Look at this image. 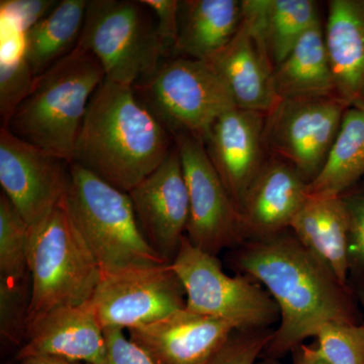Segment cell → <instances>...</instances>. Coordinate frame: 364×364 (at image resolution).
I'll return each instance as SVG.
<instances>
[{
	"label": "cell",
	"mask_w": 364,
	"mask_h": 364,
	"mask_svg": "<svg viewBox=\"0 0 364 364\" xmlns=\"http://www.w3.org/2000/svg\"><path fill=\"white\" fill-rule=\"evenodd\" d=\"M87 6L88 0H62L23 33L26 60L35 77L50 70L77 47Z\"/></svg>",
	"instance_id": "24"
},
{
	"label": "cell",
	"mask_w": 364,
	"mask_h": 364,
	"mask_svg": "<svg viewBox=\"0 0 364 364\" xmlns=\"http://www.w3.org/2000/svg\"><path fill=\"white\" fill-rule=\"evenodd\" d=\"M134 90L172 136L191 134L203 139L218 117L237 107L210 62L186 57L164 60Z\"/></svg>",
	"instance_id": "7"
},
{
	"label": "cell",
	"mask_w": 364,
	"mask_h": 364,
	"mask_svg": "<svg viewBox=\"0 0 364 364\" xmlns=\"http://www.w3.org/2000/svg\"><path fill=\"white\" fill-rule=\"evenodd\" d=\"M293 363L291 364H328L318 355L315 347L301 344L291 351Z\"/></svg>",
	"instance_id": "35"
},
{
	"label": "cell",
	"mask_w": 364,
	"mask_h": 364,
	"mask_svg": "<svg viewBox=\"0 0 364 364\" xmlns=\"http://www.w3.org/2000/svg\"><path fill=\"white\" fill-rule=\"evenodd\" d=\"M18 361L21 364H87L54 358H30Z\"/></svg>",
	"instance_id": "36"
},
{
	"label": "cell",
	"mask_w": 364,
	"mask_h": 364,
	"mask_svg": "<svg viewBox=\"0 0 364 364\" xmlns=\"http://www.w3.org/2000/svg\"><path fill=\"white\" fill-rule=\"evenodd\" d=\"M341 198L349 219L350 272L364 279V178Z\"/></svg>",
	"instance_id": "31"
},
{
	"label": "cell",
	"mask_w": 364,
	"mask_h": 364,
	"mask_svg": "<svg viewBox=\"0 0 364 364\" xmlns=\"http://www.w3.org/2000/svg\"><path fill=\"white\" fill-rule=\"evenodd\" d=\"M208 62L227 83L237 107L267 114L279 102L272 85L274 67L247 21H242L233 39Z\"/></svg>",
	"instance_id": "18"
},
{
	"label": "cell",
	"mask_w": 364,
	"mask_h": 364,
	"mask_svg": "<svg viewBox=\"0 0 364 364\" xmlns=\"http://www.w3.org/2000/svg\"><path fill=\"white\" fill-rule=\"evenodd\" d=\"M348 107L336 97L279 100L265 116L267 149L310 184L322 169Z\"/></svg>",
	"instance_id": "10"
},
{
	"label": "cell",
	"mask_w": 364,
	"mask_h": 364,
	"mask_svg": "<svg viewBox=\"0 0 364 364\" xmlns=\"http://www.w3.org/2000/svg\"><path fill=\"white\" fill-rule=\"evenodd\" d=\"M173 139L188 191L186 238L210 255L233 250L246 241L243 219L213 166L203 139L191 134Z\"/></svg>",
	"instance_id": "9"
},
{
	"label": "cell",
	"mask_w": 364,
	"mask_h": 364,
	"mask_svg": "<svg viewBox=\"0 0 364 364\" xmlns=\"http://www.w3.org/2000/svg\"><path fill=\"white\" fill-rule=\"evenodd\" d=\"M171 265L189 311L227 321L238 330L267 329L280 318L279 306L260 284L227 274L217 256L196 247L186 236Z\"/></svg>",
	"instance_id": "8"
},
{
	"label": "cell",
	"mask_w": 364,
	"mask_h": 364,
	"mask_svg": "<svg viewBox=\"0 0 364 364\" xmlns=\"http://www.w3.org/2000/svg\"><path fill=\"white\" fill-rule=\"evenodd\" d=\"M272 85L279 100L338 97L321 21L309 28L275 67Z\"/></svg>",
	"instance_id": "22"
},
{
	"label": "cell",
	"mask_w": 364,
	"mask_h": 364,
	"mask_svg": "<svg viewBox=\"0 0 364 364\" xmlns=\"http://www.w3.org/2000/svg\"><path fill=\"white\" fill-rule=\"evenodd\" d=\"M23 32L18 21L0 11V117L6 127L32 90L35 76L25 52Z\"/></svg>",
	"instance_id": "26"
},
{
	"label": "cell",
	"mask_w": 364,
	"mask_h": 364,
	"mask_svg": "<svg viewBox=\"0 0 364 364\" xmlns=\"http://www.w3.org/2000/svg\"><path fill=\"white\" fill-rule=\"evenodd\" d=\"M358 296L359 299V303H360L361 306H363V310L364 313V284H361L360 287H359Z\"/></svg>",
	"instance_id": "38"
},
{
	"label": "cell",
	"mask_w": 364,
	"mask_h": 364,
	"mask_svg": "<svg viewBox=\"0 0 364 364\" xmlns=\"http://www.w3.org/2000/svg\"><path fill=\"white\" fill-rule=\"evenodd\" d=\"M236 330L227 321L184 308L128 331L132 341L156 364H203L227 343Z\"/></svg>",
	"instance_id": "15"
},
{
	"label": "cell",
	"mask_w": 364,
	"mask_h": 364,
	"mask_svg": "<svg viewBox=\"0 0 364 364\" xmlns=\"http://www.w3.org/2000/svg\"><path fill=\"white\" fill-rule=\"evenodd\" d=\"M309 196V183L294 166L279 157L267 159L241 205L246 240L289 230Z\"/></svg>",
	"instance_id": "17"
},
{
	"label": "cell",
	"mask_w": 364,
	"mask_h": 364,
	"mask_svg": "<svg viewBox=\"0 0 364 364\" xmlns=\"http://www.w3.org/2000/svg\"><path fill=\"white\" fill-rule=\"evenodd\" d=\"M154 14L156 31L165 58L176 53L178 38L179 1L177 0H141Z\"/></svg>",
	"instance_id": "33"
},
{
	"label": "cell",
	"mask_w": 364,
	"mask_h": 364,
	"mask_svg": "<svg viewBox=\"0 0 364 364\" xmlns=\"http://www.w3.org/2000/svg\"><path fill=\"white\" fill-rule=\"evenodd\" d=\"M30 227L4 193L0 196V280L26 282Z\"/></svg>",
	"instance_id": "27"
},
{
	"label": "cell",
	"mask_w": 364,
	"mask_h": 364,
	"mask_svg": "<svg viewBox=\"0 0 364 364\" xmlns=\"http://www.w3.org/2000/svg\"><path fill=\"white\" fill-rule=\"evenodd\" d=\"M255 364H284L280 363L279 359L270 358H261Z\"/></svg>",
	"instance_id": "37"
},
{
	"label": "cell",
	"mask_w": 364,
	"mask_h": 364,
	"mask_svg": "<svg viewBox=\"0 0 364 364\" xmlns=\"http://www.w3.org/2000/svg\"><path fill=\"white\" fill-rule=\"evenodd\" d=\"M171 136L134 87L105 78L88 105L71 163L129 193L166 159Z\"/></svg>",
	"instance_id": "2"
},
{
	"label": "cell",
	"mask_w": 364,
	"mask_h": 364,
	"mask_svg": "<svg viewBox=\"0 0 364 364\" xmlns=\"http://www.w3.org/2000/svg\"><path fill=\"white\" fill-rule=\"evenodd\" d=\"M242 9L243 20L257 33L274 68L321 21L317 2L312 0H242Z\"/></svg>",
	"instance_id": "23"
},
{
	"label": "cell",
	"mask_w": 364,
	"mask_h": 364,
	"mask_svg": "<svg viewBox=\"0 0 364 364\" xmlns=\"http://www.w3.org/2000/svg\"><path fill=\"white\" fill-rule=\"evenodd\" d=\"M229 261L238 274L263 284L279 309V328L261 358H284L327 323L358 324L349 287L291 229L243 242Z\"/></svg>",
	"instance_id": "1"
},
{
	"label": "cell",
	"mask_w": 364,
	"mask_h": 364,
	"mask_svg": "<svg viewBox=\"0 0 364 364\" xmlns=\"http://www.w3.org/2000/svg\"><path fill=\"white\" fill-rule=\"evenodd\" d=\"M64 205L102 274L167 264L144 236L128 193L70 163Z\"/></svg>",
	"instance_id": "4"
},
{
	"label": "cell",
	"mask_w": 364,
	"mask_h": 364,
	"mask_svg": "<svg viewBox=\"0 0 364 364\" xmlns=\"http://www.w3.org/2000/svg\"><path fill=\"white\" fill-rule=\"evenodd\" d=\"M274 330H236L227 343L215 355L203 364H255L263 352Z\"/></svg>",
	"instance_id": "30"
},
{
	"label": "cell",
	"mask_w": 364,
	"mask_h": 364,
	"mask_svg": "<svg viewBox=\"0 0 364 364\" xmlns=\"http://www.w3.org/2000/svg\"><path fill=\"white\" fill-rule=\"evenodd\" d=\"M242 21V0L179 1L176 53L208 61L233 39Z\"/></svg>",
	"instance_id": "21"
},
{
	"label": "cell",
	"mask_w": 364,
	"mask_h": 364,
	"mask_svg": "<svg viewBox=\"0 0 364 364\" xmlns=\"http://www.w3.org/2000/svg\"><path fill=\"white\" fill-rule=\"evenodd\" d=\"M289 229L348 287L349 219L341 196L310 195Z\"/></svg>",
	"instance_id": "20"
},
{
	"label": "cell",
	"mask_w": 364,
	"mask_h": 364,
	"mask_svg": "<svg viewBox=\"0 0 364 364\" xmlns=\"http://www.w3.org/2000/svg\"><path fill=\"white\" fill-rule=\"evenodd\" d=\"M265 116L235 107L218 117L203 138L208 156L239 210L267 161Z\"/></svg>",
	"instance_id": "14"
},
{
	"label": "cell",
	"mask_w": 364,
	"mask_h": 364,
	"mask_svg": "<svg viewBox=\"0 0 364 364\" xmlns=\"http://www.w3.org/2000/svg\"><path fill=\"white\" fill-rule=\"evenodd\" d=\"M324 37L337 97L364 107V0H331Z\"/></svg>",
	"instance_id": "19"
},
{
	"label": "cell",
	"mask_w": 364,
	"mask_h": 364,
	"mask_svg": "<svg viewBox=\"0 0 364 364\" xmlns=\"http://www.w3.org/2000/svg\"><path fill=\"white\" fill-rule=\"evenodd\" d=\"M105 72L91 53L76 47L38 76L4 128L45 152L71 163L93 93Z\"/></svg>",
	"instance_id": "3"
},
{
	"label": "cell",
	"mask_w": 364,
	"mask_h": 364,
	"mask_svg": "<svg viewBox=\"0 0 364 364\" xmlns=\"http://www.w3.org/2000/svg\"><path fill=\"white\" fill-rule=\"evenodd\" d=\"M28 272V326L54 309L81 306L95 296L102 272L63 200L44 220L30 227Z\"/></svg>",
	"instance_id": "5"
},
{
	"label": "cell",
	"mask_w": 364,
	"mask_h": 364,
	"mask_svg": "<svg viewBox=\"0 0 364 364\" xmlns=\"http://www.w3.org/2000/svg\"><path fill=\"white\" fill-rule=\"evenodd\" d=\"M151 14L142 1L90 0L77 47L97 59L105 79L134 87L165 59Z\"/></svg>",
	"instance_id": "6"
},
{
	"label": "cell",
	"mask_w": 364,
	"mask_h": 364,
	"mask_svg": "<svg viewBox=\"0 0 364 364\" xmlns=\"http://www.w3.org/2000/svg\"><path fill=\"white\" fill-rule=\"evenodd\" d=\"M70 163L0 130V186L28 225L44 220L63 200Z\"/></svg>",
	"instance_id": "12"
},
{
	"label": "cell",
	"mask_w": 364,
	"mask_h": 364,
	"mask_svg": "<svg viewBox=\"0 0 364 364\" xmlns=\"http://www.w3.org/2000/svg\"><path fill=\"white\" fill-rule=\"evenodd\" d=\"M31 306V279L26 282L0 280V335L6 344L26 341Z\"/></svg>",
	"instance_id": "29"
},
{
	"label": "cell",
	"mask_w": 364,
	"mask_h": 364,
	"mask_svg": "<svg viewBox=\"0 0 364 364\" xmlns=\"http://www.w3.org/2000/svg\"><path fill=\"white\" fill-rule=\"evenodd\" d=\"M102 328L151 324L186 308V294L171 263L102 274L92 301Z\"/></svg>",
	"instance_id": "11"
},
{
	"label": "cell",
	"mask_w": 364,
	"mask_h": 364,
	"mask_svg": "<svg viewBox=\"0 0 364 364\" xmlns=\"http://www.w3.org/2000/svg\"><path fill=\"white\" fill-rule=\"evenodd\" d=\"M105 351L104 328L90 301L81 306L54 309L28 326L16 360L54 358L100 364Z\"/></svg>",
	"instance_id": "16"
},
{
	"label": "cell",
	"mask_w": 364,
	"mask_h": 364,
	"mask_svg": "<svg viewBox=\"0 0 364 364\" xmlns=\"http://www.w3.org/2000/svg\"><path fill=\"white\" fill-rule=\"evenodd\" d=\"M58 4L56 0H1L0 11L13 16L26 32L46 18Z\"/></svg>",
	"instance_id": "34"
},
{
	"label": "cell",
	"mask_w": 364,
	"mask_h": 364,
	"mask_svg": "<svg viewBox=\"0 0 364 364\" xmlns=\"http://www.w3.org/2000/svg\"><path fill=\"white\" fill-rule=\"evenodd\" d=\"M128 193L144 236L163 259L172 263L189 217L188 186L176 143L162 164Z\"/></svg>",
	"instance_id": "13"
},
{
	"label": "cell",
	"mask_w": 364,
	"mask_h": 364,
	"mask_svg": "<svg viewBox=\"0 0 364 364\" xmlns=\"http://www.w3.org/2000/svg\"><path fill=\"white\" fill-rule=\"evenodd\" d=\"M364 178V107L347 109L322 169L310 184L313 196H337Z\"/></svg>",
	"instance_id": "25"
},
{
	"label": "cell",
	"mask_w": 364,
	"mask_h": 364,
	"mask_svg": "<svg viewBox=\"0 0 364 364\" xmlns=\"http://www.w3.org/2000/svg\"><path fill=\"white\" fill-rule=\"evenodd\" d=\"M315 349L328 364H364V325L329 322L317 335Z\"/></svg>",
	"instance_id": "28"
},
{
	"label": "cell",
	"mask_w": 364,
	"mask_h": 364,
	"mask_svg": "<svg viewBox=\"0 0 364 364\" xmlns=\"http://www.w3.org/2000/svg\"><path fill=\"white\" fill-rule=\"evenodd\" d=\"M6 364H14V363H6ZM18 364H21L20 363H18Z\"/></svg>",
	"instance_id": "39"
},
{
	"label": "cell",
	"mask_w": 364,
	"mask_h": 364,
	"mask_svg": "<svg viewBox=\"0 0 364 364\" xmlns=\"http://www.w3.org/2000/svg\"><path fill=\"white\" fill-rule=\"evenodd\" d=\"M123 328H104L105 358L100 364H156L152 358L130 337Z\"/></svg>",
	"instance_id": "32"
}]
</instances>
